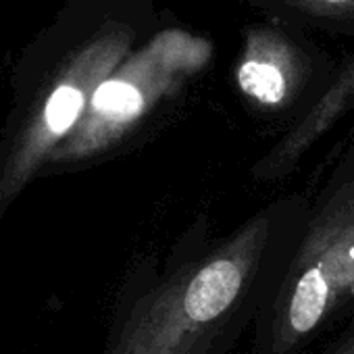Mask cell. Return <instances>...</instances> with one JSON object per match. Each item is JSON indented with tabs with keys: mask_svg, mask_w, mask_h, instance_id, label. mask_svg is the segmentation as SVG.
<instances>
[{
	"mask_svg": "<svg viewBox=\"0 0 354 354\" xmlns=\"http://www.w3.org/2000/svg\"><path fill=\"white\" fill-rule=\"evenodd\" d=\"M310 201L265 205L232 234L175 261L125 306L106 354H230L273 302Z\"/></svg>",
	"mask_w": 354,
	"mask_h": 354,
	"instance_id": "cell-1",
	"label": "cell"
},
{
	"mask_svg": "<svg viewBox=\"0 0 354 354\" xmlns=\"http://www.w3.org/2000/svg\"><path fill=\"white\" fill-rule=\"evenodd\" d=\"M354 319V131L329 169L296 257L252 333L254 354H306Z\"/></svg>",
	"mask_w": 354,
	"mask_h": 354,
	"instance_id": "cell-2",
	"label": "cell"
},
{
	"mask_svg": "<svg viewBox=\"0 0 354 354\" xmlns=\"http://www.w3.org/2000/svg\"><path fill=\"white\" fill-rule=\"evenodd\" d=\"M300 30L275 24L254 26L246 32L244 59L238 67V86L254 102L281 109L302 94V77L308 75Z\"/></svg>",
	"mask_w": 354,
	"mask_h": 354,
	"instance_id": "cell-3",
	"label": "cell"
},
{
	"mask_svg": "<svg viewBox=\"0 0 354 354\" xmlns=\"http://www.w3.org/2000/svg\"><path fill=\"white\" fill-rule=\"evenodd\" d=\"M275 24L354 40V0H240Z\"/></svg>",
	"mask_w": 354,
	"mask_h": 354,
	"instance_id": "cell-4",
	"label": "cell"
},
{
	"mask_svg": "<svg viewBox=\"0 0 354 354\" xmlns=\"http://www.w3.org/2000/svg\"><path fill=\"white\" fill-rule=\"evenodd\" d=\"M323 354H354V319L344 327L337 339Z\"/></svg>",
	"mask_w": 354,
	"mask_h": 354,
	"instance_id": "cell-5",
	"label": "cell"
}]
</instances>
